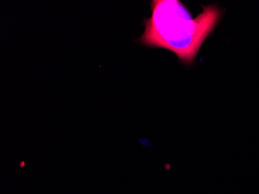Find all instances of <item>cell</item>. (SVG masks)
<instances>
[{
	"instance_id": "cell-1",
	"label": "cell",
	"mask_w": 259,
	"mask_h": 194,
	"mask_svg": "<svg viewBox=\"0 0 259 194\" xmlns=\"http://www.w3.org/2000/svg\"><path fill=\"white\" fill-rule=\"evenodd\" d=\"M151 10V17L144 22L145 31L137 42L170 51L186 65L194 62L222 14L218 6L209 5L193 18L180 0H153Z\"/></svg>"
}]
</instances>
